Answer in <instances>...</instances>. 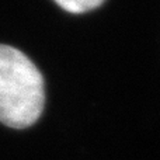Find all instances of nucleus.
<instances>
[{
  "label": "nucleus",
  "mask_w": 160,
  "mask_h": 160,
  "mask_svg": "<svg viewBox=\"0 0 160 160\" xmlns=\"http://www.w3.org/2000/svg\"><path fill=\"white\" fill-rule=\"evenodd\" d=\"M61 8L73 14H82L91 11L101 6L104 0H53Z\"/></svg>",
  "instance_id": "nucleus-2"
},
{
  "label": "nucleus",
  "mask_w": 160,
  "mask_h": 160,
  "mask_svg": "<svg viewBox=\"0 0 160 160\" xmlns=\"http://www.w3.org/2000/svg\"><path fill=\"white\" fill-rule=\"evenodd\" d=\"M45 105L44 78L21 51L0 44V122L24 129L34 125Z\"/></svg>",
  "instance_id": "nucleus-1"
}]
</instances>
